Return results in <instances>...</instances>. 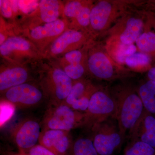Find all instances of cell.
Segmentation results:
<instances>
[{
    "instance_id": "6da1fadb",
    "label": "cell",
    "mask_w": 155,
    "mask_h": 155,
    "mask_svg": "<svg viewBox=\"0 0 155 155\" xmlns=\"http://www.w3.org/2000/svg\"><path fill=\"white\" fill-rule=\"evenodd\" d=\"M116 111L113 119L116 120L119 131L125 139L140 118L144 108L138 93L129 87H120L111 95Z\"/></svg>"
},
{
    "instance_id": "7a4b0ae2",
    "label": "cell",
    "mask_w": 155,
    "mask_h": 155,
    "mask_svg": "<svg viewBox=\"0 0 155 155\" xmlns=\"http://www.w3.org/2000/svg\"><path fill=\"white\" fill-rule=\"evenodd\" d=\"M85 113L75 111L64 103L50 104L41 123L42 130L53 129L70 132L83 127Z\"/></svg>"
},
{
    "instance_id": "3957f363",
    "label": "cell",
    "mask_w": 155,
    "mask_h": 155,
    "mask_svg": "<svg viewBox=\"0 0 155 155\" xmlns=\"http://www.w3.org/2000/svg\"><path fill=\"white\" fill-rule=\"evenodd\" d=\"M116 111L115 104L111 95L98 90L92 95L85 111L84 128L93 131L100 124L113 118Z\"/></svg>"
},
{
    "instance_id": "277c9868",
    "label": "cell",
    "mask_w": 155,
    "mask_h": 155,
    "mask_svg": "<svg viewBox=\"0 0 155 155\" xmlns=\"http://www.w3.org/2000/svg\"><path fill=\"white\" fill-rule=\"evenodd\" d=\"M92 133L93 143L99 155H114L125 140L120 134L117 122L112 118L99 125Z\"/></svg>"
},
{
    "instance_id": "5b68a950",
    "label": "cell",
    "mask_w": 155,
    "mask_h": 155,
    "mask_svg": "<svg viewBox=\"0 0 155 155\" xmlns=\"http://www.w3.org/2000/svg\"><path fill=\"white\" fill-rule=\"evenodd\" d=\"M41 130V124L37 120L26 119L13 128L11 138L19 151L27 153L38 142Z\"/></svg>"
},
{
    "instance_id": "8992f818",
    "label": "cell",
    "mask_w": 155,
    "mask_h": 155,
    "mask_svg": "<svg viewBox=\"0 0 155 155\" xmlns=\"http://www.w3.org/2000/svg\"><path fill=\"white\" fill-rule=\"evenodd\" d=\"M43 96L42 92L38 87L27 83L11 87L5 92V100L18 108L36 106L41 102Z\"/></svg>"
},
{
    "instance_id": "52a82bcc",
    "label": "cell",
    "mask_w": 155,
    "mask_h": 155,
    "mask_svg": "<svg viewBox=\"0 0 155 155\" xmlns=\"http://www.w3.org/2000/svg\"><path fill=\"white\" fill-rule=\"evenodd\" d=\"M72 80L63 69H54L46 80L45 91L50 99V104L63 103L69 95L73 85Z\"/></svg>"
},
{
    "instance_id": "ba28073f",
    "label": "cell",
    "mask_w": 155,
    "mask_h": 155,
    "mask_svg": "<svg viewBox=\"0 0 155 155\" xmlns=\"http://www.w3.org/2000/svg\"><path fill=\"white\" fill-rule=\"evenodd\" d=\"M73 142L69 131L49 129L41 130L38 143L56 155H67Z\"/></svg>"
},
{
    "instance_id": "9c48e42d",
    "label": "cell",
    "mask_w": 155,
    "mask_h": 155,
    "mask_svg": "<svg viewBox=\"0 0 155 155\" xmlns=\"http://www.w3.org/2000/svg\"><path fill=\"white\" fill-rule=\"evenodd\" d=\"M98 90L89 82L81 80L73 83L69 95L64 102L73 110L84 113L91 98Z\"/></svg>"
},
{
    "instance_id": "30bf717a",
    "label": "cell",
    "mask_w": 155,
    "mask_h": 155,
    "mask_svg": "<svg viewBox=\"0 0 155 155\" xmlns=\"http://www.w3.org/2000/svg\"><path fill=\"white\" fill-rule=\"evenodd\" d=\"M129 141H140L155 148V116L144 109L127 136Z\"/></svg>"
},
{
    "instance_id": "8fae6325",
    "label": "cell",
    "mask_w": 155,
    "mask_h": 155,
    "mask_svg": "<svg viewBox=\"0 0 155 155\" xmlns=\"http://www.w3.org/2000/svg\"><path fill=\"white\" fill-rule=\"evenodd\" d=\"M88 66L90 72L97 78L108 80L114 77L113 65L104 53L97 52L90 56Z\"/></svg>"
},
{
    "instance_id": "7c38bea8",
    "label": "cell",
    "mask_w": 155,
    "mask_h": 155,
    "mask_svg": "<svg viewBox=\"0 0 155 155\" xmlns=\"http://www.w3.org/2000/svg\"><path fill=\"white\" fill-rule=\"evenodd\" d=\"M83 36L80 31L68 30L57 37L51 47V52L54 55H59L70 51L72 47L81 42Z\"/></svg>"
},
{
    "instance_id": "4fadbf2b",
    "label": "cell",
    "mask_w": 155,
    "mask_h": 155,
    "mask_svg": "<svg viewBox=\"0 0 155 155\" xmlns=\"http://www.w3.org/2000/svg\"><path fill=\"white\" fill-rule=\"evenodd\" d=\"M113 12V6L107 1H101L91 11L90 24L94 30L100 31L105 28Z\"/></svg>"
},
{
    "instance_id": "5bb4252c",
    "label": "cell",
    "mask_w": 155,
    "mask_h": 155,
    "mask_svg": "<svg viewBox=\"0 0 155 155\" xmlns=\"http://www.w3.org/2000/svg\"><path fill=\"white\" fill-rule=\"evenodd\" d=\"M28 74L26 69L16 67L4 70L0 74V91L5 92L9 89L25 83Z\"/></svg>"
},
{
    "instance_id": "9a60e30c",
    "label": "cell",
    "mask_w": 155,
    "mask_h": 155,
    "mask_svg": "<svg viewBox=\"0 0 155 155\" xmlns=\"http://www.w3.org/2000/svg\"><path fill=\"white\" fill-rule=\"evenodd\" d=\"M65 28V22L61 19L50 23H46L32 28L30 31L31 38L37 41H41L60 36Z\"/></svg>"
},
{
    "instance_id": "2e32d148",
    "label": "cell",
    "mask_w": 155,
    "mask_h": 155,
    "mask_svg": "<svg viewBox=\"0 0 155 155\" xmlns=\"http://www.w3.org/2000/svg\"><path fill=\"white\" fill-rule=\"evenodd\" d=\"M91 11V9L82 2L74 1L67 3L64 12L67 18L75 19L79 25L85 27L90 24Z\"/></svg>"
},
{
    "instance_id": "e0dca14e",
    "label": "cell",
    "mask_w": 155,
    "mask_h": 155,
    "mask_svg": "<svg viewBox=\"0 0 155 155\" xmlns=\"http://www.w3.org/2000/svg\"><path fill=\"white\" fill-rule=\"evenodd\" d=\"M143 22L138 18H131L126 23V28L120 36V40L126 45L133 44L142 34Z\"/></svg>"
},
{
    "instance_id": "ac0fdd59",
    "label": "cell",
    "mask_w": 155,
    "mask_h": 155,
    "mask_svg": "<svg viewBox=\"0 0 155 155\" xmlns=\"http://www.w3.org/2000/svg\"><path fill=\"white\" fill-rule=\"evenodd\" d=\"M138 94L144 109L155 116V82L148 80L139 88Z\"/></svg>"
},
{
    "instance_id": "d6986e66",
    "label": "cell",
    "mask_w": 155,
    "mask_h": 155,
    "mask_svg": "<svg viewBox=\"0 0 155 155\" xmlns=\"http://www.w3.org/2000/svg\"><path fill=\"white\" fill-rule=\"evenodd\" d=\"M41 18L44 22L50 23L58 20L60 5L56 0H41L39 2Z\"/></svg>"
},
{
    "instance_id": "ffe728a7",
    "label": "cell",
    "mask_w": 155,
    "mask_h": 155,
    "mask_svg": "<svg viewBox=\"0 0 155 155\" xmlns=\"http://www.w3.org/2000/svg\"><path fill=\"white\" fill-rule=\"evenodd\" d=\"M31 45L28 41L19 37H9L0 46V53L3 56H8L16 51H26L30 49Z\"/></svg>"
},
{
    "instance_id": "44dd1931",
    "label": "cell",
    "mask_w": 155,
    "mask_h": 155,
    "mask_svg": "<svg viewBox=\"0 0 155 155\" xmlns=\"http://www.w3.org/2000/svg\"><path fill=\"white\" fill-rule=\"evenodd\" d=\"M67 155H99L91 138L80 137L73 142Z\"/></svg>"
},
{
    "instance_id": "7402d4cb",
    "label": "cell",
    "mask_w": 155,
    "mask_h": 155,
    "mask_svg": "<svg viewBox=\"0 0 155 155\" xmlns=\"http://www.w3.org/2000/svg\"><path fill=\"white\" fill-rule=\"evenodd\" d=\"M142 53L148 55L155 60V33L147 31L142 34L136 41Z\"/></svg>"
},
{
    "instance_id": "603a6c76",
    "label": "cell",
    "mask_w": 155,
    "mask_h": 155,
    "mask_svg": "<svg viewBox=\"0 0 155 155\" xmlns=\"http://www.w3.org/2000/svg\"><path fill=\"white\" fill-rule=\"evenodd\" d=\"M123 155H155V148L140 141H130L125 147Z\"/></svg>"
},
{
    "instance_id": "cb8c5ba5",
    "label": "cell",
    "mask_w": 155,
    "mask_h": 155,
    "mask_svg": "<svg viewBox=\"0 0 155 155\" xmlns=\"http://www.w3.org/2000/svg\"><path fill=\"white\" fill-rule=\"evenodd\" d=\"M151 61L152 58L148 55L142 52L135 53L127 57L125 63L128 67L134 68L148 66Z\"/></svg>"
},
{
    "instance_id": "d4e9b609",
    "label": "cell",
    "mask_w": 155,
    "mask_h": 155,
    "mask_svg": "<svg viewBox=\"0 0 155 155\" xmlns=\"http://www.w3.org/2000/svg\"><path fill=\"white\" fill-rule=\"evenodd\" d=\"M63 70L72 80H79L84 72V68L81 64H68Z\"/></svg>"
},
{
    "instance_id": "484cf974",
    "label": "cell",
    "mask_w": 155,
    "mask_h": 155,
    "mask_svg": "<svg viewBox=\"0 0 155 155\" xmlns=\"http://www.w3.org/2000/svg\"><path fill=\"white\" fill-rule=\"evenodd\" d=\"M15 108L16 107L12 104L5 100V101L1 102V124H4V122L13 115Z\"/></svg>"
},
{
    "instance_id": "4316f807",
    "label": "cell",
    "mask_w": 155,
    "mask_h": 155,
    "mask_svg": "<svg viewBox=\"0 0 155 155\" xmlns=\"http://www.w3.org/2000/svg\"><path fill=\"white\" fill-rule=\"evenodd\" d=\"M19 10L25 14L32 12L39 6V2L34 1H18Z\"/></svg>"
},
{
    "instance_id": "83f0119b",
    "label": "cell",
    "mask_w": 155,
    "mask_h": 155,
    "mask_svg": "<svg viewBox=\"0 0 155 155\" xmlns=\"http://www.w3.org/2000/svg\"><path fill=\"white\" fill-rule=\"evenodd\" d=\"M65 60L69 64H81L82 55L78 50H72L65 54Z\"/></svg>"
},
{
    "instance_id": "f1b7e54d",
    "label": "cell",
    "mask_w": 155,
    "mask_h": 155,
    "mask_svg": "<svg viewBox=\"0 0 155 155\" xmlns=\"http://www.w3.org/2000/svg\"><path fill=\"white\" fill-rule=\"evenodd\" d=\"M28 155H56L47 148L40 144H37L26 153Z\"/></svg>"
},
{
    "instance_id": "f546056e",
    "label": "cell",
    "mask_w": 155,
    "mask_h": 155,
    "mask_svg": "<svg viewBox=\"0 0 155 155\" xmlns=\"http://www.w3.org/2000/svg\"><path fill=\"white\" fill-rule=\"evenodd\" d=\"M0 8L1 13L3 17L9 18L12 17L13 10L11 8L10 1H0Z\"/></svg>"
},
{
    "instance_id": "4dcf8cb0",
    "label": "cell",
    "mask_w": 155,
    "mask_h": 155,
    "mask_svg": "<svg viewBox=\"0 0 155 155\" xmlns=\"http://www.w3.org/2000/svg\"><path fill=\"white\" fill-rule=\"evenodd\" d=\"M149 80L153 81L155 82V66L150 68L147 74Z\"/></svg>"
},
{
    "instance_id": "1f68e13d",
    "label": "cell",
    "mask_w": 155,
    "mask_h": 155,
    "mask_svg": "<svg viewBox=\"0 0 155 155\" xmlns=\"http://www.w3.org/2000/svg\"><path fill=\"white\" fill-rule=\"evenodd\" d=\"M11 8L12 10L14 13H16L19 10V6H18V1H10Z\"/></svg>"
},
{
    "instance_id": "d6a6232c",
    "label": "cell",
    "mask_w": 155,
    "mask_h": 155,
    "mask_svg": "<svg viewBox=\"0 0 155 155\" xmlns=\"http://www.w3.org/2000/svg\"><path fill=\"white\" fill-rule=\"evenodd\" d=\"M150 25L155 31V15L152 14L150 15L148 19Z\"/></svg>"
},
{
    "instance_id": "836d02e7",
    "label": "cell",
    "mask_w": 155,
    "mask_h": 155,
    "mask_svg": "<svg viewBox=\"0 0 155 155\" xmlns=\"http://www.w3.org/2000/svg\"><path fill=\"white\" fill-rule=\"evenodd\" d=\"M5 36L2 33H0V45H2L6 41Z\"/></svg>"
},
{
    "instance_id": "e575fe53",
    "label": "cell",
    "mask_w": 155,
    "mask_h": 155,
    "mask_svg": "<svg viewBox=\"0 0 155 155\" xmlns=\"http://www.w3.org/2000/svg\"><path fill=\"white\" fill-rule=\"evenodd\" d=\"M3 155H17V153L13 152L8 151L4 153Z\"/></svg>"
},
{
    "instance_id": "d590c367",
    "label": "cell",
    "mask_w": 155,
    "mask_h": 155,
    "mask_svg": "<svg viewBox=\"0 0 155 155\" xmlns=\"http://www.w3.org/2000/svg\"><path fill=\"white\" fill-rule=\"evenodd\" d=\"M17 153V155H28L26 153L22 151H19V152Z\"/></svg>"
},
{
    "instance_id": "8d00e7d4",
    "label": "cell",
    "mask_w": 155,
    "mask_h": 155,
    "mask_svg": "<svg viewBox=\"0 0 155 155\" xmlns=\"http://www.w3.org/2000/svg\"><path fill=\"white\" fill-rule=\"evenodd\" d=\"M154 15H155V14H154Z\"/></svg>"
}]
</instances>
